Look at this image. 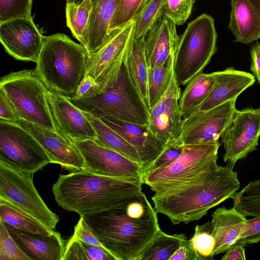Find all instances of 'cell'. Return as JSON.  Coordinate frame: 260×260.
<instances>
[{
    "instance_id": "1",
    "label": "cell",
    "mask_w": 260,
    "mask_h": 260,
    "mask_svg": "<svg viewBox=\"0 0 260 260\" xmlns=\"http://www.w3.org/2000/svg\"><path fill=\"white\" fill-rule=\"evenodd\" d=\"M157 214L141 191L111 208L82 216L96 239L116 260H135L161 230Z\"/></svg>"
},
{
    "instance_id": "2",
    "label": "cell",
    "mask_w": 260,
    "mask_h": 260,
    "mask_svg": "<svg viewBox=\"0 0 260 260\" xmlns=\"http://www.w3.org/2000/svg\"><path fill=\"white\" fill-rule=\"evenodd\" d=\"M240 186L232 166L218 165L200 181L155 193L151 199L156 212L167 216L174 224L188 223L231 198Z\"/></svg>"
},
{
    "instance_id": "3",
    "label": "cell",
    "mask_w": 260,
    "mask_h": 260,
    "mask_svg": "<svg viewBox=\"0 0 260 260\" xmlns=\"http://www.w3.org/2000/svg\"><path fill=\"white\" fill-rule=\"evenodd\" d=\"M143 184L140 180L83 171L60 175L52 190L58 205L81 216L113 207L123 199L142 191Z\"/></svg>"
},
{
    "instance_id": "4",
    "label": "cell",
    "mask_w": 260,
    "mask_h": 260,
    "mask_svg": "<svg viewBox=\"0 0 260 260\" xmlns=\"http://www.w3.org/2000/svg\"><path fill=\"white\" fill-rule=\"evenodd\" d=\"M89 56L83 45L63 34L45 36L35 69L49 89L71 97L86 75Z\"/></svg>"
},
{
    "instance_id": "5",
    "label": "cell",
    "mask_w": 260,
    "mask_h": 260,
    "mask_svg": "<svg viewBox=\"0 0 260 260\" xmlns=\"http://www.w3.org/2000/svg\"><path fill=\"white\" fill-rule=\"evenodd\" d=\"M67 98L82 111L99 118L109 116L142 125L148 123L149 110L133 85L124 61L112 88L90 98Z\"/></svg>"
},
{
    "instance_id": "6",
    "label": "cell",
    "mask_w": 260,
    "mask_h": 260,
    "mask_svg": "<svg viewBox=\"0 0 260 260\" xmlns=\"http://www.w3.org/2000/svg\"><path fill=\"white\" fill-rule=\"evenodd\" d=\"M219 141L184 145L180 156L166 168L155 170L143 178V183L155 193L171 188L195 183L218 166Z\"/></svg>"
},
{
    "instance_id": "7",
    "label": "cell",
    "mask_w": 260,
    "mask_h": 260,
    "mask_svg": "<svg viewBox=\"0 0 260 260\" xmlns=\"http://www.w3.org/2000/svg\"><path fill=\"white\" fill-rule=\"evenodd\" d=\"M0 88L21 120L57 131L47 100L48 88L35 69L12 72L2 77Z\"/></svg>"
},
{
    "instance_id": "8",
    "label": "cell",
    "mask_w": 260,
    "mask_h": 260,
    "mask_svg": "<svg viewBox=\"0 0 260 260\" xmlns=\"http://www.w3.org/2000/svg\"><path fill=\"white\" fill-rule=\"evenodd\" d=\"M214 20L204 13L189 22L180 38L174 71L179 84L186 85L202 73L216 51Z\"/></svg>"
},
{
    "instance_id": "9",
    "label": "cell",
    "mask_w": 260,
    "mask_h": 260,
    "mask_svg": "<svg viewBox=\"0 0 260 260\" xmlns=\"http://www.w3.org/2000/svg\"><path fill=\"white\" fill-rule=\"evenodd\" d=\"M0 163L33 175L51 162L39 142L20 124L0 120Z\"/></svg>"
},
{
    "instance_id": "10",
    "label": "cell",
    "mask_w": 260,
    "mask_h": 260,
    "mask_svg": "<svg viewBox=\"0 0 260 260\" xmlns=\"http://www.w3.org/2000/svg\"><path fill=\"white\" fill-rule=\"evenodd\" d=\"M32 175L14 171L0 163V198L25 211L54 231L59 217L42 200L34 185Z\"/></svg>"
},
{
    "instance_id": "11",
    "label": "cell",
    "mask_w": 260,
    "mask_h": 260,
    "mask_svg": "<svg viewBox=\"0 0 260 260\" xmlns=\"http://www.w3.org/2000/svg\"><path fill=\"white\" fill-rule=\"evenodd\" d=\"M134 26L133 20L118 29L103 48L89 56L86 75L95 81L97 94L112 88L118 80Z\"/></svg>"
},
{
    "instance_id": "12",
    "label": "cell",
    "mask_w": 260,
    "mask_h": 260,
    "mask_svg": "<svg viewBox=\"0 0 260 260\" xmlns=\"http://www.w3.org/2000/svg\"><path fill=\"white\" fill-rule=\"evenodd\" d=\"M236 99L206 111H196L183 118L175 143L181 145L219 140L237 110Z\"/></svg>"
},
{
    "instance_id": "13",
    "label": "cell",
    "mask_w": 260,
    "mask_h": 260,
    "mask_svg": "<svg viewBox=\"0 0 260 260\" xmlns=\"http://www.w3.org/2000/svg\"><path fill=\"white\" fill-rule=\"evenodd\" d=\"M80 151L85 171L117 178L136 179L143 183L141 166L91 139H72Z\"/></svg>"
},
{
    "instance_id": "14",
    "label": "cell",
    "mask_w": 260,
    "mask_h": 260,
    "mask_svg": "<svg viewBox=\"0 0 260 260\" xmlns=\"http://www.w3.org/2000/svg\"><path fill=\"white\" fill-rule=\"evenodd\" d=\"M260 136V108L236 110L222 134L223 160L233 166L256 148Z\"/></svg>"
},
{
    "instance_id": "15",
    "label": "cell",
    "mask_w": 260,
    "mask_h": 260,
    "mask_svg": "<svg viewBox=\"0 0 260 260\" xmlns=\"http://www.w3.org/2000/svg\"><path fill=\"white\" fill-rule=\"evenodd\" d=\"M44 37L31 16L0 22V41L6 52L17 60L36 62Z\"/></svg>"
},
{
    "instance_id": "16",
    "label": "cell",
    "mask_w": 260,
    "mask_h": 260,
    "mask_svg": "<svg viewBox=\"0 0 260 260\" xmlns=\"http://www.w3.org/2000/svg\"><path fill=\"white\" fill-rule=\"evenodd\" d=\"M17 123L36 139L46 153L51 163L59 164L72 172L85 171L84 159L71 139L58 131L23 120L20 119Z\"/></svg>"
},
{
    "instance_id": "17",
    "label": "cell",
    "mask_w": 260,
    "mask_h": 260,
    "mask_svg": "<svg viewBox=\"0 0 260 260\" xmlns=\"http://www.w3.org/2000/svg\"><path fill=\"white\" fill-rule=\"evenodd\" d=\"M181 92L175 73L166 92L150 111L147 127L166 145L175 142L182 121L179 100Z\"/></svg>"
},
{
    "instance_id": "18",
    "label": "cell",
    "mask_w": 260,
    "mask_h": 260,
    "mask_svg": "<svg viewBox=\"0 0 260 260\" xmlns=\"http://www.w3.org/2000/svg\"><path fill=\"white\" fill-rule=\"evenodd\" d=\"M47 100L58 132L71 139L96 140L90 121L68 98L48 88Z\"/></svg>"
},
{
    "instance_id": "19",
    "label": "cell",
    "mask_w": 260,
    "mask_h": 260,
    "mask_svg": "<svg viewBox=\"0 0 260 260\" xmlns=\"http://www.w3.org/2000/svg\"><path fill=\"white\" fill-rule=\"evenodd\" d=\"M100 118L136 148L141 159L144 178L150 171L167 145L156 138L147 125L126 122L109 116Z\"/></svg>"
},
{
    "instance_id": "20",
    "label": "cell",
    "mask_w": 260,
    "mask_h": 260,
    "mask_svg": "<svg viewBox=\"0 0 260 260\" xmlns=\"http://www.w3.org/2000/svg\"><path fill=\"white\" fill-rule=\"evenodd\" d=\"M176 25L165 14L146 35L144 47L149 68L161 65L175 54L180 38Z\"/></svg>"
},
{
    "instance_id": "21",
    "label": "cell",
    "mask_w": 260,
    "mask_h": 260,
    "mask_svg": "<svg viewBox=\"0 0 260 260\" xmlns=\"http://www.w3.org/2000/svg\"><path fill=\"white\" fill-rule=\"evenodd\" d=\"M91 1V9L88 22L81 43L85 47L89 56L103 48L116 32L111 36L109 28L120 2V0Z\"/></svg>"
},
{
    "instance_id": "22",
    "label": "cell",
    "mask_w": 260,
    "mask_h": 260,
    "mask_svg": "<svg viewBox=\"0 0 260 260\" xmlns=\"http://www.w3.org/2000/svg\"><path fill=\"white\" fill-rule=\"evenodd\" d=\"M215 81L211 91L196 111H206L228 101L237 99L252 85L255 77L251 74L233 68L214 72Z\"/></svg>"
},
{
    "instance_id": "23",
    "label": "cell",
    "mask_w": 260,
    "mask_h": 260,
    "mask_svg": "<svg viewBox=\"0 0 260 260\" xmlns=\"http://www.w3.org/2000/svg\"><path fill=\"white\" fill-rule=\"evenodd\" d=\"M4 224L11 236L32 260L62 259L66 246L59 233L54 231L50 235H41Z\"/></svg>"
},
{
    "instance_id": "24",
    "label": "cell",
    "mask_w": 260,
    "mask_h": 260,
    "mask_svg": "<svg viewBox=\"0 0 260 260\" xmlns=\"http://www.w3.org/2000/svg\"><path fill=\"white\" fill-rule=\"evenodd\" d=\"M229 28L241 43L260 38V0H231Z\"/></svg>"
},
{
    "instance_id": "25",
    "label": "cell",
    "mask_w": 260,
    "mask_h": 260,
    "mask_svg": "<svg viewBox=\"0 0 260 260\" xmlns=\"http://www.w3.org/2000/svg\"><path fill=\"white\" fill-rule=\"evenodd\" d=\"M213 235L215 240L214 256L225 252L235 245L247 220L233 208H218L212 215Z\"/></svg>"
},
{
    "instance_id": "26",
    "label": "cell",
    "mask_w": 260,
    "mask_h": 260,
    "mask_svg": "<svg viewBox=\"0 0 260 260\" xmlns=\"http://www.w3.org/2000/svg\"><path fill=\"white\" fill-rule=\"evenodd\" d=\"M144 42V39L136 38L133 32L127 47L124 63L133 85L149 111L148 94L149 68L145 55Z\"/></svg>"
},
{
    "instance_id": "27",
    "label": "cell",
    "mask_w": 260,
    "mask_h": 260,
    "mask_svg": "<svg viewBox=\"0 0 260 260\" xmlns=\"http://www.w3.org/2000/svg\"><path fill=\"white\" fill-rule=\"evenodd\" d=\"M215 81L213 72L209 74L201 73L187 82L179 100L182 118L198 109L211 91Z\"/></svg>"
},
{
    "instance_id": "28",
    "label": "cell",
    "mask_w": 260,
    "mask_h": 260,
    "mask_svg": "<svg viewBox=\"0 0 260 260\" xmlns=\"http://www.w3.org/2000/svg\"><path fill=\"white\" fill-rule=\"evenodd\" d=\"M83 112L94 128L96 139L94 141L96 143L113 150L141 166L139 154L134 146L100 118Z\"/></svg>"
},
{
    "instance_id": "29",
    "label": "cell",
    "mask_w": 260,
    "mask_h": 260,
    "mask_svg": "<svg viewBox=\"0 0 260 260\" xmlns=\"http://www.w3.org/2000/svg\"><path fill=\"white\" fill-rule=\"evenodd\" d=\"M0 221L16 229L41 235H50L54 231L30 214L1 198Z\"/></svg>"
},
{
    "instance_id": "30",
    "label": "cell",
    "mask_w": 260,
    "mask_h": 260,
    "mask_svg": "<svg viewBox=\"0 0 260 260\" xmlns=\"http://www.w3.org/2000/svg\"><path fill=\"white\" fill-rule=\"evenodd\" d=\"M186 239L184 234L168 235L160 230L135 260H170Z\"/></svg>"
},
{
    "instance_id": "31",
    "label": "cell",
    "mask_w": 260,
    "mask_h": 260,
    "mask_svg": "<svg viewBox=\"0 0 260 260\" xmlns=\"http://www.w3.org/2000/svg\"><path fill=\"white\" fill-rule=\"evenodd\" d=\"M175 56V54L171 55L157 67L149 68L148 94L149 111L168 88L174 73Z\"/></svg>"
},
{
    "instance_id": "32",
    "label": "cell",
    "mask_w": 260,
    "mask_h": 260,
    "mask_svg": "<svg viewBox=\"0 0 260 260\" xmlns=\"http://www.w3.org/2000/svg\"><path fill=\"white\" fill-rule=\"evenodd\" d=\"M231 198L233 208L245 216H260V179L250 182Z\"/></svg>"
},
{
    "instance_id": "33",
    "label": "cell",
    "mask_w": 260,
    "mask_h": 260,
    "mask_svg": "<svg viewBox=\"0 0 260 260\" xmlns=\"http://www.w3.org/2000/svg\"><path fill=\"white\" fill-rule=\"evenodd\" d=\"M116 260L105 248L79 240H69L62 260Z\"/></svg>"
},
{
    "instance_id": "34",
    "label": "cell",
    "mask_w": 260,
    "mask_h": 260,
    "mask_svg": "<svg viewBox=\"0 0 260 260\" xmlns=\"http://www.w3.org/2000/svg\"><path fill=\"white\" fill-rule=\"evenodd\" d=\"M166 0H149L135 20L134 36L145 39L146 35L165 14Z\"/></svg>"
},
{
    "instance_id": "35",
    "label": "cell",
    "mask_w": 260,
    "mask_h": 260,
    "mask_svg": "<svg viewBox=\"0 0 260 260\" xmlns=\"http://www.w3.org/2000/svg\"><path fill=\"white\" fill-rule=\"evenodd\" d=\"M91 9V0H84L79 6L66 5L67 26L80 44L88 24Z\"/></svg>"
},
{
    "instance_id": "36",
    "label": "cell",
    "mask_w": 260,
    "mask_h": 260,
    "mask_svg": "<svg viewBox=\"0 0 260 260\" xmlns=\"http://www.w3.org/2000/svg\"><path fill=\"white\" fill-rule=\"evenodd\" d=\"M193 248L196 260H212L215 246L211 221L196 225L195 232L190 239Z\"/></svg>"
},
{
    "instance_id": "37",
    "label": "cell",
    "mask_w": 260,
    "mask_h": 260,
    "mask_svg": "<svg viewBox=\"0 0 260 260\" xmlns=\"http://www.w3.org/2000/svg\"><path fill=\"white\" fill-rule=\"evenodd\" d=\"M148 0H120L110 22L109 31L112 36L118 29L134 20Z\"/></svg>"
},
{
    "instance_id": "38",
    "label": "cell",
    "mask_w": 260,
    "mask_h": 260,
    "mask_svg": "<svg viewBox=\"0 0 260 260\" xmlns=\"http://www.w3.org/2000/svg\"><path fill=\"white\" fill-rule=\"evenodd\" d=\"M0 260H32L18 246L10 235L4 223L0 221Z\"/></svg>"
},
{
    "instance_id": "39",
    "label": "cell",
    "mask_w": 260,
    "mask_h": 260,
    "mask_svg": "<svg viewBox=\"0 0 260 260\" xmlns=\"http://www.w3.org/2000/svg\"><path fill=\"white\" fill-rule=\"evenodd\" d=\"M32 0H0V22L31 16Z\"/></svg>"
},
{
    "instance_id": "40",
    "label": "cell",
    "mask_w": 260,
    "mask_h": 260,
    "mask_svg": "<svg viewBox=\"0 0 260 260\" xmlns=\"http://www.w3.org/2000/svg\"><path fill=\"white\" fill-rule=\"evenodd\" d=\"M196 1L166 0L165 14L177 25H181L190 16Z\"/></svg>"
},
{
    "instance_id": "41",
    "label": "cell",
    "mask_w": 260,
    "mask_h": 260,
    "mask_svg": "<svg viewBox=\"0 0 260 260\" xmlns=\"http://www.w3.org/2000/svg\"><path fill=\"white\" fill-rule=\"evenodd\" d=\"M259 242L260 216H258L244 221L241 233L234 246L239 244L246 246Z\"/></svg>"
},
{
    "instance_id": "42",
    "label": "cell",
    "mask_w": 260,
    "mask_h": 260,
    "mask_svg": "<svg viewBox=\"0 0 260 260\" xmlns=\"http://www.w3.org/2000/svg\"><path fill=\"white\" fill-rule=\"evenodd\" d=\"M183 149V145L175 142L167 145L163 152L155 161L150 172L169 166L180 156Z\"/></svg>"
},
{
    "instance_id": "43",
    "label": "cell",
    "mask_w": 260,
    "mask_h": 260,
    "mask_svg": "<svg viewBox=\"0 0 260 260\" xmlns=\"http://www.w3.org/2000/svg\"><path fill=\"white\" fill-rule=\"evenodd\" d=\"M69 240H79L104 247L93 235L82 216H80L78 222L75 226L74 234Z\"/></svg>"
},
{
    "instance_id": "44",
    "label": "cell",
    "mask_w": 260,
    "mask_h": 260,
    "mask_svg": "<svg viewBox=\"0 0 260 260\" xmlns=\"http://www.w3.org/2000/svg\"><path fill=\"white\" fill-rule=\"evenodd\" d=\"M20 120L5 91L0 88V120L17 123Z\"/></svg>"
},
{
    "instance_id": "45",
    "label": "cell",
    "mask_w": 260,
    "mask_h": 260,
    "mask_svg": "<svg viewBox=\"0 0 260 260\" xmlns=\"http://www.w3.org/2000/svg\"><path fill=\"white\" fill-rule=\"evenodd\" d=\"M96 94L95 81L92 77L86 75L78 86L75 93L71 98L77 99H87Z\"/></svg>"
},
{
    "instance_id": "46",
    "label": "cell",
    "mask_w": 260,
    "mask_h": 260,
    "mask_svg": "<svg viewBox=\"0 0 260 260\" xmlns=\"http://www.w3.org/2000/svg\"><path fill=\"white\" fill-rule=\"evenodd\" d=\"M170 260H196V256L190 240L186 239L183 241Z\"/></svg>"
},
{
    "instance_id": "47",
    "label": "cell",
    "mask_w": 260,
    "mask_h": 260,
    "mask_svg": "<svg viewBox=\"0 0 260 260\" xmlns=\"http://www.w3.org/2000/svg\"><path fill=\"white\" fill-rule=\"evenodd\" d=\"M251 57L250 70L260 85V44L252 46L250 50Z\"/></svg>"
},
{
    "instance_id": "48",
    "label": "cell",
    "mask_w": 260,
    "mask_h": 260,
    "mask_svg": "<svg viewBox=\"0 0 260 260\" xmlns=\"http://www.w3.org/2000/svg\"><path fill=\"white\" fill-rule=\"evenodd\" d=\"M243 245H236L229 249L221 257V260H245V248Z\"/></svg>"
},
{
    "instance_id": "49",
    "label": "cell",
    "mask_w": 260,
    "mask_h": 260,
    "mask_svg": "<svg viewBox=\"0 0 260 260\" xmlns=\"http://www.w3.org/2000/svg\"><path fill=\"white\" fill-rule=\"evenodd\" d=\"M84 0H66L67 4H73L76 6L80 5Z\"/></svg>"
}]
</instances>
